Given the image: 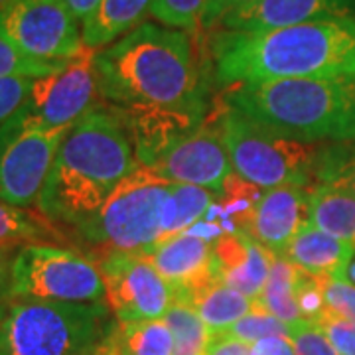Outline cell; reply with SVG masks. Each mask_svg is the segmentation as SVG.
Here are the masks:
<instances>
[{
	"mask_svg": "<svg viewBox=\"0 0 355 355\" xmlns=\"http://www.w3.org/2000/svg\"><path fill=\"white\" fill-rule=\"evenodd\" d=\"M216 202V193L191 184H172L160 209V241L182 235Z\"/></svg>",
	"mask_w": 355,
	"mask_h": 355,
	"instance_id": "603a6c76",
	"label": "cell"
},
{
	"mask_svg": "<svg viewBox=\"0 0 355 355\" xmlns=\"http://www.w3.org/2000/svg\"><path fill=\"white\" fill-rule=\"evenodd\" d=\"M64 128H44L22 111L0 125V200L28 209L38 205Z\"/></svg>",
	"mask_w": 355,
	"mask_h": 355,
	"instance_id": "9c48e42d",
	"label": "cell"
},
{
	"mask_svg": "<svg viewBox=\"0 0 355 355\" xmlns=\"http://www.w3.org/2000/svg\"><path fill=\"white\" fill-rule=\"evenodd\" d=\"M153 0H101L97 8L81 22L83 46L103 50L139 28L150 14Z\"/></svg>",
	"mask_w": 355,
	"mask_h": 355,
	"instance_id": "ac0fdd59",
	"label": "cell"
},
{
	"mask_svg": "<svg viewBox=\"0 0 355 355\" xmlns=\"http://www.w3.org/2000/svg\"><path fill=\"white\" fill-rule=\"evenodd\" d=\"M219 125L233 172L254 186H316L324 142H304L261 127L221 101Z\"/></svg>",
	"mask_w": 355,
	"mask_h": 355,
	"instance_id": "52a82bcc",
	"label": "cell"
},
{
	"mask_svg": "<svg viewBox=\"0 0 355 355\" xmlns=\"http://www.w3.org/2000/svg\"><path fill=\"white\" fill-rule=\"evenodd\" d=\"M97 50L83 48L79 55L51 73L34 79L22 113L44 128H69L97 107L99 85L95 73Z\"/></svg>",
	"mask_w": 355,
	"mask_h": 355,
	"instance_id": "8fae6325",
	"label": "cell"
},
{
	"mask_svg": "<svg viewBox=\"0 0 355 355\" xmlns=\"http://www.w3.org/2000/svg\"><path fill=\"white\" fill-rule=\"evenodd\" d=\"M338 16H355V0H257L227 14L219 26L231 32H261Z\"/></svg>",
	"mask_w": 355,
	"mask_h": 355,
	"instance_id": "9a60e30c",
	"label": "cell"
},
{
	"mask_svg": "<svg viewBox=\"0 0 355 355\" xmlns=\"http://www.w3.org/2000/svg\"><path fill=\"white\" fill-rule=\"evenodd\" d=\"M64 239V233L51 225L46 217H36L32 211L16 207L0 200V243L26 245V243H51Z\"/></svg>",
	"mask_w": 355,
	"mask_h": 355,
	"instance_id": "d4e9b609",
	"label": "cell"
},
{
	"mask_svg": "<svg viewBox=\"0 0 355 355\" xmlns=\"http://www.w3.org/2000/svg\"><path fill=\"white\" fill-rule=\"evenodd\" d=\"M116 336L123 355H174V338L164 318L127 324L116 322Z\"/></svg>",
	"mask_w": 355,
	"mask_h": 355,
	"instance_id": "484cf974",
	"label": "cell"
},
{
	"mask_svg": "<svg viewBox=\"0 0 355 355\" xmlns=\"http://www.w3.org/2000/svg\"><path fill=\"white\" fill-rule=\"evenodd\" d=\"M296 355H340L316 322H300L291 328Z\"/></svg>",
	"mask_w": 355,
	"mask_h": 355,
	"instance_id": "d6a6232c",
	"label": "cell"
},
{
	"mask_svg": "<svg viewBox=\"0 0 355 355\" xmlns=\"http://www.w3.org/2000/svg\"><path fill=\"white\" fill-rule=\"evenodd\" d=\"M263 188L243 180L235 172L225 180L223 188L216 193V202L205 211L202 219L211 221L223 229L225 235L231 233H247L254 207L263 196Z\"/></svg>",
	"mask_w": 355,
	"mask_h": 355,
	"instance_id": "7402d4cb",
	"label": "cell"
},
{
	"mask_svg": "<svg viewBox=\"0 0 355 355\" xmlns=\"http://www.w3.org/2000/svg\"><path fill=\"white\" fill-rule=\"evenodd\" d=\"M99 97L114 113H176L209 116L193 42L184 30L142 22L114 44L97 50Z\"/></svg>",
	"mask_w": 355,
	"mask_h": 355,
	"instance_id": "6da1fadb",
	"label": "cell"
},
{
	"mask_svg": "<svg viewBox=\"0 0 355 355\" xmlns=\"http://www.w3.org/2000/svg\"><path fill=\"white\" fill-rule=\"evenodd\" d=\"M119 354V336H116V324L111 330L103 336L101 340L89 345L87 349H83L77 355H116Z\"/></svg>",
	"mask_w": 355,
	"mask_h": 355,
	"instance_id": "60d3db41",
	"label": "cell"
},
{
	"mask_svg": "<svg viewBox=\"0 0 355 355\" xmlns=\"http://www.w3.org/2000/svg\"><path fill=\"white\" fill-rule=\"evenodd\" d=\"M116 324L107 302L12 298L0 312V355H77Z\"/></svg>",
	"mask_w": 355,
	"mask_h": 355,
	"instance_id": "8992f818",
	"label": "cell"
},
{
	"mask_svg": "<svg viewBox=\"0 0 355 355\" xmlns=\"http://www.w3.org/2000/svg\"><path fill=\"white\" fill-rule=\"evenodd\" d=\"M186 302L200 314L211 336H221L243 316H247L257 300L247 298L239 291L229 288L219 279L200 286L186 298Z\"/></svg>",
	"mask_w": 355,
	"mask_h": 355,
	"instance_id": "44dd1931",
	"label": "cell"
},
{
	"mask_svg": "<svg viewBox=\"0 0 355 355\" xmlns=\"http://www.w3.org/2000/svg\"><path fill=\"white\" fill-rule=\"evenodd\" d=\"M164 322L174 338V355H207L214 336L186 300H174Z\"/></svg>",
	"mask_w": 355,
	"mask_h": 355,
	"instance_id": "4316f807",
	"label": "cell"
},
{
	"mask_svg": "<svg viewBox=\"0 0 355 355\" xmlns=\"http://www.w3.org/2000/svg\"><path fill=\"white\" fill-rule=\"evenodd\" d=\"M316 184H331L349 190L355 196V139L324 142Z\"/></svg>",
	"mask_w": 355,
	"mask_h": 355,
	"instance_id": "83f0119b",
	"label": "cell"
},
{
	"mask_svg": "<svg viewBox=\"0 0 355 355\" xmlns=\"http://www.w3.org/2000/svg\"><path fill=\"white\" fill-rule=\"evenodd\" d=\"M253 2H257V0H207L205 2V10H203L202 28L200 30H203V32L214 30L227 14L235 12V10H241V8H247Z\"/></svg>",
	"mask_w": 355,
	"mask_h": 355,
	"instance_id": "8d00e7d4",
	"label": "cell"
},
{
	"mask_svg": "<svg viewBox=\"0 0 355 355\" xmlns=\"http://www.w3.org/2000/svg\"><path fill=\"white\" fill-rule=\"evenodd\" d=\"M225 334L253 345L259 340L272 338V336H286V338H291V326L280 322L279 318H275L270 312H266L265 308L257 302L253 310L247 316H243L241 320H237Z\"/></svg>",
	"mask_w": 355,
	"mask_h": 355,
	"instance_id": "4dcf8cb0",
	"label": "cell"
},
{
	"mask_svg": "<svg viewBox=\"0 0 355 355\" xmlns=\"http://www.w3.org/2000/svg\"><path fill=\"white\" fill-rule=\"evenodd\" d=\"M12 298L93 304L107 302L99 265L55 243H26L12 259Z\"/></svg>",
	"mask_w": 355,
	"mask_h": 355,
	"instance_id": "ba28073f",
	"label": "cell"
},
{
	"mask_svg": "<svg viewBox=\"0 0 355 355\" xmlns=\"http://www.w3.org/2000/svg\"><path fill=\"white\" fill-rule=\"evenodd\" d=\"M326 334V338L340 355H355V324L345 318L326 310V314L316 322Z\"/></svg>",
	"mask_w": 355,
	"mask_h": 355,
	"instance_id": "e575fe53",
	"label": "cell"
},
{
	"mask_svg": "<svg viewBox=\"0 0 355 355\" xmlns=\"http://www.w3.org/2000/svg\"><path fill=\"white\" fill-rule=\"evenodd\" d=\"M64 2L69 6V10L73 12V16H76L77 20L83 22L89 14L97 8V4H99L101 0H64Z\"/></svg>",
	"mask_w": 355,
	"mask_h": 355,
	"instance_id": "b9f144b4",
	"label": "cell"
},
{
	"mask_svg": "<svg viewBox=\"0 0 355 355\" xmlns=\"http://www.w3.org/2000/svg\"><path fill=\"white\" fill-rule=\"evenodd\" d=\"M205 2L207 0H153L150 16L168 28L196 32L202 28Z\"/></svg>",
	"mask_w": 355,
	"mask_h": 355,
	"instance_id": "f546056e",
	"label": "cell"
},
{
	"mask_svg": "<svg viewBox=\"0 0 355 355\" xmlns=\"http://www.w3.org/2000/svg\"><path fill=\"white\" fill-rule=\"evenodd\" d=\"M251 355H296L294 343L286 336H272L251 345Z\"/></svg>",
	"mask_w": 355,
	"mask_h": 355,
	"instance_id": "f35d334b",
	"label": "cell"
},
{
	"mask_svg": "<svg viewBox=\"0 0 355 355\" xmlns=\"http://www.w3.org/2000/svg\"><path fill=\"white\" fill-rule=\"evenodd\" d=\"M354 253V247L331 237L314 225H306L288 245L284 254L300 270L314 277H338Z\"/></svg>",
	"mask_w": 355,
	"mask_h": 355,
	"instance_id": "d6986e66",
	"label": "cell"
},
{
	"mask_svg": "<svg viewBox=\"0 0 355 355\" xmlns=\"http://www.w3.org/2000/svg\"><path fill=\"white\" fill-rule=\"evenodd\" d=\"M0 32L40 62H69L85 48L64 0H8L0 6Z\"/></svg>",
	"mask_w": 355,
	"mask_h": 355,
	"instance_id": "30bf717a",
	"label": "cell"
},
{
	"mask_svg": "<svg viewBox=\"0 0 355 355\" xmlns=\"http://www.w3.org/2000/svg\"><path fill=\"white\" fill-rule=\"evenodd\" d=\"M150 168L170 184H191L219 193L233 174L219 125V109L200 127L174 140Z\"/></svg>",
	"mask_w": 355,
	"mask_h": 355,
	"instance_id": "4fadbf2b",
	"label": "cell"
},
{
	"mask_svg": "<svg viewBox=\"0 0 355 355\" xmlns=\"http://www.w3.org/2000/svg\"><path fill=\"white\" fill-rule=\"evenodd\" d=\"M116 355H123V354H121V352H119V354H116Z\"/></svg>",
	"mask_w": 355,
	"mask_h": 355,
	"instance_id": "f6af8a7d",
	"label": "cell"
},
{
	"mask_svg": "<svg viewBox=\"0 0 355 355\" xmlns=\"http://www.w3.org/2000/svg\"><path fill=\"white\" fill-rule=\"evenodd\" d=\"M308 205L310 188L279 186L265 190L254 207L247 235L270 253L284 254L292 239L310 223Z\"/></svg>",
	"mask_w": 355,
	"mask_h": 355,
	"instance_id": "5bb4252c",
	"label": "cell"
},
{
	"mask_svg": "<svg viewBox=\"0 0 355 355\" xmlns=\"http://www.w3.org/2000/svg\"><path fill=\"white\" fill-rule=\"evenodd\" d=\"M107 304L119 324L164 318L174 291L144 254L114 253L99 263Z\"/></svg>",
	"mask_w": 355,
	"mask_h": 355,
	"instance_id": "7c38bea8",
	"label": "cell"
},
{
	"mask_svg": "<svg viewBox=\"0 0 355 355\" xmlns=\"http://www.w3.org/2000/svg\"><path fill=\"white\" fill-rule=\"evenodd\" d=\"M296 279H298V266L286 254H275L268 280L261 296L257 298V302L266 312L279 318L280 322L288 324L291 328L304 322L296 304Z\"/></svg>",
	"mask_w": 355,
	"mask_h": 355,
	"instance_id": "cb8c5ba5",
	"label": "cell"
},
{
	"mask_svg": "<svg viewBox=\"0 0 355 355\" xmlns=\"http://www.w3.org/2000/svg\"><path fill=\"white\" fill-rule=\"evenodd\" d=\"M216 277L229 288L257 300L265 288L275 253L247 233H231L211 243Z\"/></svg>",
	"mask_w": 355,
	"mask_h": 355,
	"instance_id": "e0dca14e",
	"label": "cell"
},
{
	"mask_svg": "<svg viewBox=\"0 0 355 355\" xmlns=\"http://www.w3.org/2000/svg\"><path fill=\"white\" fill-rule=\"evenodd\" d=\"M18 245H2L0 243V312L12 300L10 282H12V259Z\"/></svg>",
	"mask_w": 355,
	"mask_h": 355,
	"instance_id": "74e56055",
	"label": "cell"
},
{
	"mask_svg": "<svg viewBox=\"0 0 355 355\" xmlns=\"http://www.w3.org/2000/svg\"><path fill=\"white\" fill-rule=\"evenodd\" d=\"M308 221L355 249V196L349 190L331 184L312 186Z\"/></svg>",
	"mask_w": 355,
	"mask_h": 355,
	"instance_id": "ffe728a7",
	"label": "cell"
},
{
	"mask_svg": "<svg viewBox=\"0 0 355 355\" xmlns=\"http://www.w3.org/2000/svg\"><path fill=\"white\" fill-rule=\"evenodd\" d=\"M4 2H8V0H0V6H2V4H4Z\"/></svg>",
	"mask_w": 355,
	"mask_h": 355,
	"instance_id": "ee69618b",
	"label": "cell"
},
{
	"mask_svg": "<svg viewBox=\"0 0 355 355\" xmlns=\"http://www.w3.org/2000/svg\"><path fill=\"white\" fill-rule=\"evenodd\" d=\"M328 310L355 324V286L334 277H322Z\"/></svg>",
	"mask_w": 355,
	"mask_h": 355,
	"instance_id": "d590c367",
	"label": "cell"
},
{
	"mask_svg": "<svg viewBox=\"0 0 355 355\" xmlns=\"http://www.w3.org/2000/svg\"><path fill=\"white\" fill-rule=\"evenodd\" d=\"M207 355H251V343L221 334V336H214Z\"/></svg>",
	"mask_w": 355,
	"mask_h": 355,
	"instance_id": "ab89813d",
	"label": "cell"
},
{
	"mask_svg": "<svg viewBox=\"0 0 355 355\" xmlns=\"http://www.w3.org/2000/svg\"><path fill=\"white\" fill-rule=\"evenodd\" d=\"M221 101L261 127L292 139H355V76L241 83L225 87Z\"/></svg>",
	"mask_w": 355,
	"mask_h": 355,
	"instance_id": "277c9868",
	"label": "cell"
},
{
	"mask_svg": "<svg viewBox=\"0 0 355 355\" xmlns=\"http://www.w3.org/2000/svg\"><path fill=\"white\" fill-rule=\"evenodd\" d=\"M336 279L342 280V282H345V284H352V286H355V249H354V253L349 254V259L345 261V265H343V268L340 270V275H338Z\"/></svg>",
	"mask_w": 355,
	"mask_h": 355,
	"instance_id": "7bdbcfd3",
	"label": "cell"
},
{
	"mask_svg": "<svg viewBox=\"0 0 355 355\" xmlns=\"http://www.w3.org/2000/svg\"><path fill=\"white\" fill-rule=\"evenodd\" d=\"M144 257L172 286L174 300H186L191 292L217 279L211 243L191 237L188 233L158 243Z\"/></svg>",
	"mask_w": 355,
	"mask_h": 355,
	"instance_id": "2e32d148",
	"label": "cell"
},
{
	"mask_svg": "<svg viewBox=\"0 0 355 355\" xmlns=\"http://www.w3.org/2000/svg\"><path fill=\"white\" fill-rule=\"evenodd\" d=\"M170 186L139 164L93 216L64 235L97 265L114 253L148 254L160 241V209Z\"/></svg>",
	"mask_w": 355,
	"mask_h": 355,
	"instance_id": "5b68a950",
	"label": "cell"
},
{
	"mask_svg": "<svg viewBox=\"0 0 355 355\" xmlns=\"http://www.w3.org/2000/svg\"><path fill=\"white\" fill-rule=\"evenodd\" d=\"M296 304L300 310V316L306 322H318L326 314L328 304L324 296L322 277L308 275L298 268V279H296Z\"/></svg>",
	"mask_w": 355,
	"mask_h": 355,
	"instance_id": "1f68e13d",
	"label": "cell"
},
{
	"mask_svg": "<svg viewBox=\"0 0 355 355\" xmlns=\"http://www.w3.org/2000/svg\"><path fill=\"white\" fill-rule=\"evenodd\" d=\"M67 62H40L26 55L10 40L0 32V79L8 77H28L38 79L60 71Z\"/></svg>",
	"mask_w": 355,
	"mask_h": 355,
	"instance_id": "f1b7e54d",
	"label": "cell"
},
{
	"mask_svg": "<svg viewBox=\"0 0 355 355\" xmlns=\"http://www.w3.org/2000/svg\"><path fill=\"white\" fill-rule=\"evenodd\" d=\"M34 79L28 77H8L0 79V125L10 121L14 114L24 109L32 93Z\"/></svg>",
	"mask_w": 355,
	"mask_h": 355,
	"instance_id": "836d02e7",
	"label": "cell"
},
{
	"mask_svg": "<svg viewBox=\"0 0 355 355\" xmlns=\"http://www.w3.org/2000/svg\"><path fill=\"white\" fill-rule=\"evenodd\" d=\"M214 77L221 87L355 76V16H338L261 32L217 30L209 40Z\"/></svg>",
	"mask_w": 355,
	"mask_h": 355,
	"instance_id": "7a4b0ae2",
	"label": "cell"
},
{
	"mask_svg": "<svg viewBox=\"0 0 355 355\" xmlns=\"http://www.w3.org/2000/svg\"><path fill=\"white\" fill-rule=\"evenodd\" d=\"M137 166L125 125L111 109L97 105L62 140L36 205L40 216L62 233L73 229L93 216Z\"/></svg>",
	"mask_w": 355,
	"mask_h": 355,
	"instance_id": "3957f363",
	"label": "cell"
}]
</instances>
